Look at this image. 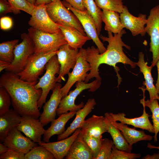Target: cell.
I'll list each match as a JSON object with an SVG mask.
<instances>
[{"label": "cell", "instance_id": "1", "mask_svg": "<svg viewBox=\"0 0 159 159\" xmlns=\"http://www.w3.org/2000/svg\"><path fill=\"white\" fill-rule=\"evenodd\" d=\"M126 33V31L123 29L119 33L114 34L108 32V37L102 35L100 38L103 42L108 43L106 50L103 53L100 54L97 48L94 46L89 47L86 49V59L90 64L91 69L85 81V83L91 79L95 78L96 80L101 81L99 72V67L102 64H106L113 66L118 76V68L116 64L119 63L124 64L130 65L132 68H135L137 65L136 62L130 59L123 51V47L128 50L130 49L129 46L125 44L122 41V37Z\"/></svg>", "mask_w": 159, "mask_h": 159}, {"label": "cell", "instance_id": "2", "mask_svg": "<svg viewBox=\"0 0 159 159\" xmlns=\"http://www.w3.org/2000/svg\"><path fill=\"white\" fill-rule=\"evenodd\" d=\"M38 82L24 81L17 74L10 72L6 71L0 77V85L8 92L14 109L22 116H29L36 119L40 116L37 102L42 90L35 88Z\"/></svg>", "mask_w": 159, "mask_h": 159}, {"label": "cell", "instance_id": "3", "mask_svg": "<svg viewBox=\"0 0 159 159\" xmlns=\"http://www.w3.org/2000/svg\"><path fill=\"white\" fill-rule=\"evenodd\" d=\"M28 31L34 44V53L57 51L62 45L67 44L61 31L51 34L41 32L32 27Z\"/></svg>", "mask_w": 159, "mask_h": 159}, {"label": "cell", "instance_id": "4", "mask_svg": "<svg viewBox=\"0 0 159 159\" xmlns=\"http://www.w3.org/2000/svg\"><path fill=\"white\" fill-rule=\"evenodd\" d=\"M46 9L51 19L55 23L73 27L87 35L77 16L63 5L61 0H52L50 3L46 4Z\"/></svg>", "mask_w": 159, "mask_h": 159}, {"label": "cell", "instance_id": "5", "mask_svg": "<svg viewBox=\"0 0 159 159\" xmlns=\"http://www.w3.org/2000/svg\"><path fill=\"white\" fill-rule=\"evenodd\" d=\"M101 81L95 80L88 83L84 81L77 82L76 83V88L69 91L68 94L62 98L57 110V114L58 116L69 111H77L83 107L84 103L82 102L79 105L75 103L76 99L84 90L89 89V91L94 92L100 87Z\"/></svg>", "mask_w": 159, "mask_h": 159}, {"label": "cell", "instance_id": "6", "mask_svg": "<svg viewBox=\"0 0 159 159\" xmlns=\"http://www.w3.org/2000/svg\"><path fill=\"white\" fill-rule=\"evenodd\" d=\"M57 51L34 53L29 58L23 70L17 74L24 81L29 82L37 81L44 71L46 65L56 54Z\"/></svg>", "mask_w": 159, "mask_h": 159}, {"label": "cell", "instance_id": "7", "mask_svg": "<svg viewBox=\"0 0 159 159\" xmlns=\"http://www.w3.org/2000/svg\"><path fill=\"white\" fill-rule=\"evenodd\" d=\"M21 37L22 41L15 48L14 59L5 69L6 71L16 74L21 72L25 67L30 57L35 53L34 44L28 34L23 33Z\"/></svg>", "mask_w": 159, "mask_h": 159}, {"label": "cell", "instance_id": "8", "mask_svg": "<svg viewBox=\"0 0 159 159\" xmlns=\"http://www.w3.org/2000/svg\"><path fill=\"white\" fill-rule=\"evenodd\" d=\"M60 65L56 54L53 56L45 66L46 72L39 81L35 85L37 89H42V92L37 105L40 109L46 102L47 96L50 90H52L57 83L56 75L59 74Z\"/></svg>", "mask_w": 159, "mask_h": 159}, {"label": "cell", "instance_id": "9", "mask_svg": "<svg viewBox=\"0 0 159 159\" xmlns=\"http://www.w3.org/2000/svg\"><path fill=\"white\" fill-rule=\"evenodd\" d=\"M145 30L150 37L149 51L153 58L150 66L153 68L159 59V4L151 9Z\"/></svg>", "mask_w": 159, "mask_h": 159}, {"label": "cell", "instance_id": "10", "mask_svg": "<svg viewBox=\"0 0 159 159\" xmlns=\"http://www.w3.org/2000/svg\"><path fill=\"white\" fill-rule=\"evenodd\" d=\"M71 72L68 74V77L65 84L61 88L62 98L68 93L73 85L77 82L84 81L90 71L91 67L86 59V49H80L76 64Z\"/></svg>", "mask_w": 159, "mask_h": 159}, {"label": "cell", "instance_id": "11", "mask_svg": "<svg viewBox=\"0 0 159 159\" xmlns=\"http://www.w3.org/2000/svg\"><path fill=\"white\" fill-rule=\"evenodd\" d=\"M28 24L32 27L43 32L51 34L61 31L59 25L51 19L46 9V4L35 6L33 10Z\"/></svg>", "mask_w": 159, "mask_h": 159}, {"label": "cell", "instance_id": "12", "mask_svg": "<svg viewBox=\"0 0 159 159\" xmlns=\"http://www.w3.org/2000/svg\"><path fill=\"white\" fill-rule=\"evenodd\" d=\"M63 5L72 11L77 16L87 36L95 43L100 53L102 54L106 50L99 38L95 21L92 17L87 11H81L73 7L68 3L63 0Z\"/></svg>", "mask_w": 159, "mask_h": 159}, {"label": "cell", "instance_id": "13", "mask_svg": "<svg viewBox=\"0 0 159 159\" xmlns=\"http://www.w3.org/2000/svg\"><path fill=\"white\" fill-rule=\"evenodd\" d=\"M79 51V49L72 48L68 44L62 45L57 51L56 54L60 68L57 82L60 83L62 80L65 81L64 76L68 74L76 64Z\"/></svg>", "mask_w": 159, "mask_h": 159}, {"label": "cell", "instance_id": "14", "mask_svg": "<svg viewBox=\"0 0 159 159\" xmlns=\"http://www.w3.org/2000/svg\"><path fill=\"white\" fill-rule=\"evenodd\" d=\"M16 126L9 132L4 139L2 143L9 150L26 154L33 148L37 146V143L27 137L24 136Z\"/></svg>", "mask_w": 159, "mask_h": 159}, {"label": "cell", "instance_id": "15", "mask_svg": "<svg viewBox=\"0 0 159 159\" xmlns=\"http://www.w3.org/2000/svg\"><path fill=\"white\" fill-rule=\"evenodd\" d=\"M120 14V21L124 28L129 30L133 36L139 34L142 37L145 35L146 15L140 13L136 17L130 12L125 6H124L122 12Z\"/></svg>", "mask_w": 159, "mask_h": 159}, {"label": "cell", "instance_id": "16", "mask_svg": "<svg viewBox=\"0 0 159 159\" xmlns=\"http://www.w3.org/2000/svg\"><path fill=\"white\" fill-rule=\"evenodd\" d=\"M62 86L60 83H56L49 100L43 107V111L39 120L44 126L55 119L57 110L62 98Z\"/></svg>", "mask_w": 159, "mask_h": 159}, {"label": "cell", "instance_id": "17", "mask_svg": "<svg viewBox=\"0 0 159 159\" xmlns=\"http://www.w3.org/2000/svg\"><path fill=\"white\" fill-rule=\"evenodd\" d=\"M39 120L29 116H22L20 122L16 126L33 141L39 143H41L42 135L46 130Z\"/></svg>", "mask_w": 159, "mask_h": 159}, {"label": "cell", "instance_id": "18", "mask_svg": "<svg viewBox=\"0 0 159 159\" xmlns=\"http://www.w3.org/2000/svg\"><path fill=\"white\" fill-rule=\"evenodd\" d=\"M80 131L81 128H79L70 137L57 142L46 143L42 141L38 144L49 150L55 159H63L67 155L72 144Z\"/></svg>", "mask_w": 159, "mask_h": 159}, {"label": "cell", "instance_id": "19", "mask_svg": "<svg viewBox=\"0 0 159 159\" xmlns=\"http://www.w3.org/2000/svg\"><path fill=\"white\" fill-rule=\"evenodd\" d=\"M96 104L95 99H88L83 107L76 112L75 117L70 126L63 133L58 135L57 140L68 138L77 129L80 128L85 117L92 112Z\"/></svg>", "mask_w": 159, "mask_h": 159}, {"label": "cell", "instance_id": "20", "mask_svg": "<svg viewBox=\"0 0 159 159\" xmlns=\"http://www.w3.org/2000/svg\"><path fill=\"white\" fill-rule=\"evenodd\" d=\"M82 135L96 138H102V134L107 132L104 117L93 115L85 120L80 127Z\"/></svg>", "mask_w": 159, "mask_h": 159}, {"label": "cell", "instance_id": "21", "mask_svg": "<svg viewBox=\"0 0 159 159\" xmlns=\"http://www.w3.org/2000/svg\"><path fill=\"white\" fill-rule=\"evenodd\" d=\"M142 105L143 107V112L140 117L130 118L126 117L125 114L123 112L117 114L110 112V113L116 122L119 121L122 123L131 125L134 127L146 130L150 132L155 133L153 126L149 119L150 115L146 112L145 106Z\"/></svg>", "mask_w": 159, "mask_h": 159}, {"label": "cell", "instance_id": "22", "mask_svg": "<svg viewBox=\"0 0 159 159\" xmlns=\"http://www.w3.org/2000/svg\"><path fill=\"white\" fill-rule=\"evenodd\" d=\"M137 65L140 68V71L143 74L145 80L143 84L146 86L145 90L148 91L150 95V100L152 101L157 99L159 101V95L157 91L155 86L153 83V79L152 77L151 71L153 67L148 66L144 60V54L142 52H140L138 54V61L136 62Z\"/></svg>", "mask_w": 159, "mask_h": 159}, {"label": "cell", "instance_id": "23", "mask_svg": "<svg viewBox=\"0 0 159 159\" xmlns=\"http://www.w3.org/2000/svg\"><path fill=\"white\" fill-rule=\"evenodd\" d=\"M104 117L107 132L111 135L114 145L119 150L131 153V148L120 131L115 125L113 119L110 113L106 112Z\"/></svg>", "mask_w": 159, "mask_h": 159}, {"label": "cell", "instance_id": "24", "mask_svg": "<svg viewBox=\"0 0 159 159\" xmlns=\"http://www.w3.org/2000/svg\"><path fill=\"white\" fill-rule=\"evenodd\" d=\"M92 152L84 140L81 131L65 157L66 159H93Z\"/></svg>", "mask_w": 159, "mask_h": 159}, {"label": "cell", "instance_id": "25", "mask_svg": "<svg viewBox=\"0 0 159 159\" xmlns=\"http://www.w3.org/2000/svg\"><path fill=\"white\" fill-rule=\"evenodd\" d=\"M22 116L14 109L0 115V141L2 143L9 132L21 122Z\"/></svg>", "mask_w": 159, "mask_h": 159}, {"label": "cell", "instance_id": "26", "mask_svg": "<svg viewBox=\"0 0 159 159\" xmlns=\"http://www.w3.org/2000/svg\"><path fill=\"white\" fill-rule=\"evenodd\" d=\"M59 27L67 44L72 48L80 49L87 41L91 40L89 37L73 27L62 25H59Z\"/></svg>", "mask_w": 159, "mask_h": 159}, {"label": "cell", "instance_id": "27", "mask_svg": "<svg viewBox=\"0 0 159 159\" xmlns=\"http://www.w3.org/2000/svg\"><path fill=\"white\" fill-rule=\"evenodd\" d=\"M113 122L120 131L130 146L132 148L134 144L142 140L150 141L153 138V136L146 134L143 131L137 130L135 127L130 128L127 124L117 122L114 119Z\"/></svg>", "mask_w": 159, "mask_h": 159}, {"label": "cell", "instance_id": "28", "mask_svg": "<svg viewBox=\"0 0 159 159\" xmlns=\"http://www.w3.org/2000/svg\"><path fill=\"white\" fill-rule=\"evenodd\" d=\"M77 111H69L63 113L56 119L51 122L50 126L46 130L44 135L43 140L46 143L49 142L50 138L55 135H59L63 133L65 131V126L69 120L75 115Z\"/></svg>", "mask_w": 159, "mask_h": 159}, {"label": "cell", "instance_id": "29", "mask_svg": "<svg viewBox=\"0 0 159 159\" xmlns=\"http://www.w3.org/2000/svg\"><path fill=\"white\" fill-rule=\"evenodd\" d=\"M119 14L117 12L107 10L102 11L101 19L105 24V30L115 34L120 33L123 29Z\"/></svg>", "mask_w": 159, "mask_h": 159}, {"label": "cell", "instance_id": "30", "mask_svg": "<svg viewBox=\"0 0 159 159\" xmlns=\"http://www.w3.org/2000/svg\"><path fill=\"white\" fill-rule=\"evenodd\" d=\"M141 89L143 92V97L140 100V103L144 105L145 107H149L152 113V119L155 130L154 141L156 142L157 141V135L159 132V105L158 100L155 99L150 101V100H145L144 94L145 90L142 87Z\"/></svg>", "mask_w": 159, "mask_h": 159}, {"label": "cell", "instance_id": "31", "mask_svg": "<svg viewBox=\"0 0 159 159\" xmlns=\"http://www.w3.org/2000/svg\"><path fill=\"white\" fill-rule=\"evenodd\" d=\"M83 5L88 13L94 20L96 26L98 34L100 33L102 27L101 18L102 11L97 6L94 0H83Z\"/></svg>", "mask_w": 159, "mask_h": 159}, {"label": "cell", "instance_id": "32", "mask_svg": "<svg viewBox=\"0 0 159 159\" xmlns=\"http://www.w3.org/2000/svg\"><path fill=\"white\" fill-rule=\"evenodd\" d=\"M19 40L15 39L2 42L0 44V60L11 63L14 58V50Z\"/></svg>", "mask_w": 159, "mask_h": 159}, {"label": "cell", "instance_id": "33", "mask_svg": "<svg viewBox=\"0 0 159 159\" xmlns=\"http://www.w3.org/2000/svg\"><path fill=\"white\" fill-rule=\"evenodd\" d=\"M52 154L44 147L40 145L33 148L25 154L24 159H54Z\"/></svg>", "mask_w": 159, "mask_h": 159}, {"label": "cell", "instance_id": "34", "mask_svg": "<svg viewBox=\"0 0 159 159\" xmlns=\"http://www.w3.org/2000/svg\"><path fill=\"white\" fill-rule=\"evenodd\" d=\"M123 0H94L98 7L102 10H106L120 14L123 10Z\"/></svg>", "mask_w": 159, "mask_h": 159}, {"label": "cell", "instance_id": "35", "mask_svg": "<svg viewBox=\"0 0 159 159\" xmlns=\"http://www.w3.org/2000/svg\"><path fill=\"white\" fill-rule=\"evenodd\" d=\"M82 135L84 140L92 152L93 159H95L100 151L103 139L102 138H96L87 135Z\"/></svg>", "mask_w": 159, "mask_h": 159}, {"label": "cell", "instance_id": "36", "mask_svg": "<svg viewBox=\"0 0 159 159\" xmlns=\"http://www.w3.org/2000/svg\"><path fill=\"white\" fill-rule=\"evenodd\" d=\"M113 141L107 138L103 139L99 153L95 159H110Z\"/></svg>", "mask_w": 159, "mask_h": 159}, {"label": "cell", "instance_id": "37", "mask_svg": "<svg viewBox=\"0 0 159 159\" xmlns=\"http://www.w3.org/2000/svg\"><path fill=\"white\" fill-rule=\"evenodd\" d=\"M11 102L10 95L5 88L0 85V115L9 110Z\"/></svg>", "mask_w": 159, "mask_h": 159}, {"label": "cell", "instance_id": "38", "mask_svg": "<svg viewBox=\"0 0 159 159\" xmlns=\"http://www.w3.org/2000/svg\"><path fill=\"white\" fill-rule=\"evenodd\" d=\"M141 156L140 153H129L119 150L114 145L110 159H135L140 158Z\"/></svg>", "mask_w": 159, "mask_h": 159}, {"label": "cell", "instance_id": "39", "mask_svg": "<svg viewBox=\"0 0 159 159\" xmlns=\"http://www.w3.org/2000/svg\"><path fill=\"white\" fill-rule=\"evenodd\" d=\"M15 8L23 11L31 15L35 6L26 0H8Z\"/></svg>", "mask_w": 159, "mask_h": 159}, {"label": "cell", "instance_id": "40", "mask_svg": "<svg viewBox=\"0 0 159 159\" xmlns=\"http://www.w3.org/2000/svg\"><path fill=\"white\" fill-rule=\"evenodd\" d=\"M20 11L14 7L8 0H0V16H3L9 13L18 14L21 13Z\"/></svg>", "mask_w": 159, "mask_h": 159}, {"label": "cell", "instance_id": "41", "mask_svg": "<svg viewBox=\"0 0 159 159\" xmlns=\"http://www.w3.org/2000/svg\"><path fill=\"white\" fill-rule=\"evenodd\" d=\"M25 154L16 151L9 150L0 154V159H24Z\"/></svg>", "mask_w": 159, "mask_h": 159}, {"label": "cell", "instance_id": "42", "mask_svg": "<svg viewBox=\"0 0 159 159\" xmlns=\"http://www.w3.org/2000/svg\"><path fill=\"white\" fill-rule=\"evenodd\" d=\"M13 24L12 20L11 18L8 16L1 17L0 19V27L3 30L10 29Z\"/></svg>", "mask_w": 159, "mask_h": 159}, {"label": "cell", "instance_id": "43", "mask_svg": "<svg viewBox=\"0 0 159 159\" xmlns=\"http://www.w3.org/2000/svg\"><path fill=\"white\" fill-rule=\"evenodd\" d=\"M75 9L81 11H85L83 0H63Z\"/></svg>", "mask_w": 159, "mask_h": 159}, {"label": "cell", "instance_id": "44", "mask_svg": "<svg viewBox=\"0 0 159 159\" xmlns=\"http://www.w3.org/2000/svg\"><path fill=\"white\" fill-rule=\"evenodd\" d=\"M156 65L157 67L158 71V77L155 84L157 92L159 95V59L157 62Z\"/></svg>", "mask_w": 159, "mask_h": 159}, {"label": "cell", "instance_id": "45", "mask_svg": "<svg viewBox=\"0 0 159 159\" xmlns=\"http://www.w3.org/2000/svg\"><path fill=\"white\" fill-rule=\"evenodd\" d=\"M10 64L8 62L0 60V72H1L4 69L7 68Z\"/></svg>", "mask_w": 159, "mask_h": 159}, {"label": "cell", "instance_id": "46", "mask_svg": "<svg viewBox=\"0 0 159 159\" xmlns=\"http://www.w3.org/2000/svg\"><path fill=\"white\" fill-rule=\"evenodd\" d=\"M142 159H159V153H154L152 155H147L142 158Z\"/></svg>", "mask_w": 159, "mask_h": 159}, {"label": "cell", "instance_id": "47", "mask_svg": "<svg viewBox=\"0 0 159 159\" xmlns=\"http://www.w3.org/2000/svg\"><path fill=\"white\" fill-rule=\"evenodd\" d=\"M52 1V0H36L34 6H37L43 4H49Z\"/></svg>", "mask_w": 159, "mask_h": 159}, {"label": "cell", "instance_id": "48", "mask_svg": "<svg viewBox=\"0 0 159 159\" xmlns=\"http://www.w3.org/2000/svg\"><path fill=\"white\" fill-rule=\"evenodd\" d=\"M9 150V148L3 143H0V154L4 153Z\"/></svg>", "mask_w": 159, "mask_h": 159}, {"label": "cell", "instance_id": "49", "mask_svg": "<svg viewBox=\"0 0 159 159\" xmlns=\"http://www.w3.org/2000/svg\"><path fill=\"white\" fill-rule=\"evenodd\" d=\"M147 147L150 149H157L159 150V146H155L148 143L147 145Z\"/></svg>", "mask_w": 159, "mask_h": 159}, {"label": "cell", "instance_id": "50", "mask_svg": "<svg viewBox=\"0 0 159 159\" xmlns=\"http://www.w3.org/2000/svg\"><path fill=\"white\" fill-rule=\"evenodd\" d=\"M28 2L31 4L34 5L36 0H26Z\"/></svg>", "mask_w": 159, "mask_h": 159}]
</instances>
